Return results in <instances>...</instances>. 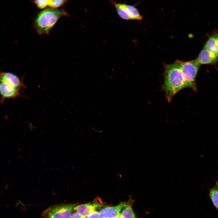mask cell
<instances>
[{"instance_id": "cell-1", "label": "cell", "mask_w": 218, "mask_h": 218, "mask_svg": "<svg viewBox=\"0 0 218 218\" xmlns=\"http://www.w3.org/2000/svg\"><path fill=\"white\" fill-rule=\"evenodd\" d=\"M180 61L177 60L172 64L164 65V82L162 90L169 102L176 94L186 88L180 68Z\"/></svg>"}, {"instance_id": "cell-2", "label": "cell", "mask_w": 218, "mask_h": 218, "mask_svg": "<svg viewBox=\"0 0 218 218\" xmlns=\"http://www.w3.org/2000/svg\"><path fill=\"white\" fill-rule=\"evenodd\" d=\"M67 15L63 9H45L38 14L35 19V28L40 35L48 34L58 20Z\"/></svg>"}, {"instance_id": "cell-3", "label": "cell", "mask_w": 218, "mask_h": 218, "mask_svg": "<svg viewBox=\"0 0 218 218\" xmlns=\"http://www.w3.org/2000/svg\"><path fill=\"white\" fill-rule=\"evenodd\" d=\"M200 64L196 60L180 62V68L186 84V88L197 91L196 78L198 72Z\"/></svg>"}, {"instance_id": "cell-4", "label": "cell", "mask_w": 218, "mask_h": 218, "mask_svg": "<svg viewBox=\"0 0 218 218\" xmlns=\"http://www.w3.org/2000/svg\"><path fill=\"white\" fill-rule=\"evenodd\" d=\"M74 204H64L50 207L42 213V218H71Z\"/></svg>"}, {"instance_id": "cell-5", "label": "cell", "mask_w": 218, "mask_h": 218, "mask_svg": "<svg viewBox=\"0 0 218 218\" xmlns=\"http://www.w3.org/2000/svg\"><path fill=\"white\" fill-rule=\"evenodd\" d=\"M20 89L8 83L0 81L1 102L3 103L7 99L13 98L18 97L20 94Z\"/></svg>"}, {"instance_id": "cell-6", "label": "cell", "mask_w": 218, "mask_h": 218, "mask_svg": "<svg viewBox=\"0 0 218 218\" xmlns=\"http://www.w3.org/2000/svg\"><path fill=\"white\" fill-rule=\"evenodd\" d=\"M130 204L129 202H122L115 206L104 207L99 212L100 218H116L119 216L124 207Z\"/></svg>"}, {"instance_id": "cell-7", "label": "cell", "mask_w": 218, "mask_h": 218, "mask_svg": "<svg viewBox=\"0 0 218 218\" xmlns=\"http://www.w3.org/2000/svg\"><path fill=\"white\" fill-rule=\"evenodd\" d=\"M104 206L102 203L96 201L76 206L73 209L81 216L86 217L97 209Z\"/></svg>"}, {"instance_id": "cell-8", "label": "cell", "mask_w": 218, "mask_h": 218, "mask_svg": "<svg viewBox=\"0 0 218 218\" xmlns=\"http://www.w3.org/2000/svg\"><path fill=\"white\" fill-rule=\"evenodd\" d=\"M0 81L7 82L20 89L25 87L22 79L10 72L0 71Z\"/></svg>"}, {"instance_id": "cell-9", "label": "cell", "mask_w": 218, "mask_h": 218, "mask_svg": "<svg viewBox=\"0 0 218 218\" xmlns=\"http://www.w3.org/2000/svg\"><path fill=\"white\" fill-rule=\"evenodd\" d=\"M196 60L200 64L215 63L218 61V55L203 47Z\"/></svg>"}, {"instance_id": "cell-10", "label": "cell", "mask_w": 218, "mask_h": 218, "mask_svg": "<svg viewBox=\"0 0 218 218\" xmlns=\"http://www.w3.org/2000/svg\"><path fill=\"white\" fill-rule=\"evenodd\" d=\"M204 48L218 55V34H214L210 37Z\"/></svg>"}, {"instance_id": "cell-11", "label": "cell", "mask_w": 218, "mask_h": 218, "mask_svg": "<svg viewBox=\"0 0 218 218\" xmlns=\"http://www.w3.org/2000/svg\"><path fill=\"white\" fill-rule=\"evenodd\" d=\"M111 3L115 8L118 14L121 18L126 20H131L125 8L124 3H117L114 1H111Z\"/></svg>"}, {"instance_id": "cell-12", "label": "cell", "mask_w": 218, "mask_h": 218, "mask_svg": "<svg viewBox=\"0 0 218 218\" xmlns=\"http://www.w3.org/2000/svg\"><path fill=\"white\" fill-rule=\"evenodd\" d=\"M124 5L131 20H140L142 19V16L140 14L138 10L135 7L125 3H124Z\"/></svg>"}, {"instance_id": "cell-13", "label": "cell", "mask_w": 218, "mask_h": 218, "mask_svg": "<svg viewBox=\"0 0 218 218\" xmlns=\"http://www.w3.org/2000/svg\"><path fill=\"white\" fill-rule=\"evenodd\" d=\"M119 217V218H136L135 214L130 205L124 207Z\"/></svg>"}, {"instance_id": "cell-14", "label": "cell", "mask_w": 218, "mask_h": 218, "mask_svg": "<svg viewBox=\"0 0 218 218\" xmlns=\"http://www.w3.org/2000/svg\"><path fill=\"white\" fill-rule=\"evenodd\" d=\"M209 195L213 204L218 209V188L215 187L210 189Z\"/></svg>"}, {"instance_id": "cell-15", "label": "cell", "mask_w": 218, "mask_h": 218, "mask_svg": "<svg viewBox=\"0 0 218 218\" xmlns=\"http://www.w3.org/2000/svg\"><path fill=\"white\" fill-rule=\"evenodd\" d=\"M67 1V0H49V6L51 8L58 9L64 4Z\"/></svg>"}, {"instance_id": "cell-16", "label": "cell", "mask_w": 218, "mask_h": 218, "mask_svg": "<svg viewBox=\"0 0 218 218\" xmlns=\"http://www.w3.org/2000/svg\"><path fill=\"white\" fill-rule=\"evenodd\" d=\"M34 2L37 7L40 9H44L49 6V0H39L34 1Z\"/></svg>"}, {"instance_id": "cell-17", "label": "cell", "mask_w": 218, "mask_h": 218, "mask_svg": "<svg viewBox=\"0 0 218 218\" xmlns=\"http://www.w3.org/2000/svg\"><path fill=\"white\" fill-rule=\"evenodd\" d=\"M85 218H100L99 212L96 211H94Z\"/></svg>"}, {"instance_id": "cell-18", "label": "cell", "mask_w": 218, "mask_h": 218, "mask_svg": "<svg viewBox=\"0 0 218 218\" xmlns=\"http://www.w3.org/2000/svg\"><path fill=\"white\" fill-rule=\"evenodd\" d=\"M71 218H85L76 212H74L71 215Z\"/></svg>"}, {"instance_id": "cell-19", "label": "cell", "mask_w": 218, "mask_h": 218, "mask_svg": "<svg viewBox=\"0 0 218 218\" xmlns=\"http://www.w3.org/2000/svg\"><path fill=\"white\" fill-rule=\"evenodd\" d=\"M216 187L217 188H218V181H216Z\"/></svg>"}, {"instance_id": "cell-20", "label": "cell", "mask_w": 218, "mask_h": 218, "mask_svg": "<svg viewBox=\"0 0 218 218\" xmlns=\"http://www.w3.org/2000/svg\"><path fill=\"white\" fill-rule=\"evenodd\" d=\"M119 216H118L116 218H119Z\"/></svg>"}]
</instances>
